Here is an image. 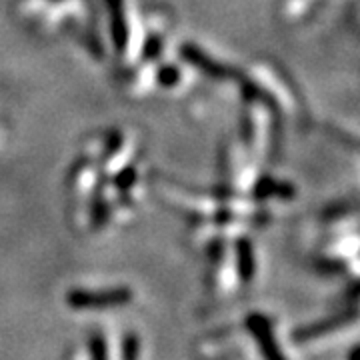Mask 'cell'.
<instances>
[{"mask_svg": "<svg viewBox=\"0 0 360 360\" xmlns=\"http://www.w3.org/2000/svg\"><path fill=\"white\" fill-rule=\"evenodd\" d=\"M258 165L248 148L245 146V142H232L226 146L224 153V172L229 179V188L231 193L236 194H252L255 186H257L258 179L262 176Z\"/></svg>", "mask_w": 360, "mask_h": 360, "instance_id": "4", "label": "cell"}, {"mask_svg": "<svg viewBox=\"0 0 360 360\" xmlns=\"http://www.w3.org/2000/svg\"><path fill=\"white\" fill-rule=\"evenodd\" d=\"M86 6L82 0H52L51 4L42 11L34 25L42 30H58L68 22H80L86 18Z\"/></svg>", "mask_w": 360, "mask_h": 360, "instance_id": "6", "label": "cell"}, {"mask_svg": "<svg viewBox=\"0 0 360 360\" xmlns=\"http://www.w3.org/2000/svg\"><path fill=\"white\" fill-rule=\"evenodd\" d=\"M132 298V292L127 288H112L104 292H90V290H72L68 292L66 300L72 309H106L118 307Z\"/></svg>", "mask_w": 360, "mask_h": 360, "instance_id": "9", "label": "cell"}, {"mask_svg": "<svg viewBox=\"0 0 360 360\" xmlns=\"http://www.w3.org/2000/svg\"><path fill=\"white\" fill-rule=\"evenodd\" d=\"M136 156H139V141L134 136L120 132L118 141L112 144V148L101 160V172L106 179H115L116 174H120L124 168L132 167Z\"/></svg>", "mask_w": 360, "mask_h": 360, "instance_id": "8", "label": "cell"}, {"mask_svg": "<svg viewBox=\"0 0 360 360\" xmlns=\"http://www.w3.org/2000/svg\"><path fill=\"white\" fill-rule=\"evenodd\" d=\"M180 56L188 63V68H193L196 72L205 75V77L212 78V80H231L234 78V70L231 66L220 63L219 58H214L212 54H208L196 44H182L180 49Z\"/></svg>", "mask_w": 360, "mask_h": 360, "instance_id": "7", "label": "cell"}, {"mask_svg": "<svg viewBox=\"0 0 360 360\" xmlns=\"http://www.w3.org/2000/svg\"><path fill=\"white\" fill-rule=\"evenodd\" d=\"M158 86L165 90H182L191 86L188 66L158 65Z\"/></svg>", "mask_w": 360, "mask_h": 360, "instance_id": "11", "label": "cell"}, {"mask_svg": "<svg viewBox=\"0 0 360 360\" xmlns=\"http://www.w3.org/2000/svg\"><path fill=\"white\" fill-rule=\"evenodd\" d=\"M276 134V110L257 92L246 96L245 106V146L250 156L262 162L274 148Z\"/></svg>", "mask_w": 360, "mask_h": 360, "instance_id": "2", "label": "cell"}, {"mask_svg": "<svg viewBox=\"0 0 360 360\" xmlns=\"http://www.w3.org/2000/svg\"><path fill=\"white\" fill-rule=\"evenodd\" d=\"M248 84L266 103L288 118L300 116V101L290 80L269 60H255L248 66Z\"/></svg>", "mask_w": 360, "mask_h": 360, "instance_id": "1", "label": "cell"}, {"mask_svg": "<svg viewBox=\"0 0 360 360\" xmlns=\"http://www.w3.org/2000/svg\"><path fill=\"white\" fill-rule=\"evenodd\" d=\"M156 186H158V194L167 202L179 206L180 210H186L194 217H202V219H222L224 217L222 196L219 194L196 193V191H188V188H182L172 182H165V180H160Z\"/></svg>", "mask_w": 360, "mask_h": 360, "instance_id": "3", "label": "cell"}, {"mask_svg": "<svg viewBox=\"0 0 360 360\" xmlns=\"http://www.w3.org/2000/svg\"><path fill=\"white\" fill-rule=\"evenodd\" d=\"M257 321H258L257 336L260 338V342H262V348H264V352H266L269 360H284L283 356H281V352H278V350H276V347H274L272 338H270L269 328H266V322L262 321V319H257Z\"/></svg>", "mask_w": 360, "mask_h": 360, "instance_id": "15", "label": "cell"}, {"mask_svg": "<svg viewBox=\"0 0 360 360\" xmlns=\"http://www.w3.org/2000/svg\"><path fill=\"white\" fill-rule=\"evenodd\" d=\"M316 2L319 0H284L281 6V16L286 22H296V20L304 18L314 8Z\"/></svg>", "mask_w": 360, "mask_h": 360, "instance_id": "13", "label": "cell"}, {"mask_svg": "<svg viewBox=\"0 0 360 360\" xmlns=\"http://www.w3.org/2000/svg\"><path fill=\"white\" fill-rule=\"evenodd\" d=\"M101 179H103V172H101L98 162L86 160V158H82L78 162L70 174V191H72V196L78 205L90 206V210H92V202L98 193Z\"/></svg>", "mask_w": 360, "mask_h": 360, "instance_id": "5", "label": "cell"}, {"mask_svg": "<svg viewBox=\"0 0 360 360\" xmlns=\"http://www.w3.org/2000/svg\"><path fill=\"white\" fill-rule=\"evenodd\" d=\"M238 270H240V276L243 281H252L255 276V252H252V245L246 240V238H240L238 243Z\"/></svg>", "mask_w": 360, "mask_h": 360, "instance_id": "14", "label": "cell"}, {"mask_svg": "<svg viewBox=\"0 0 360 360\" xmlns=\"http://www.w3.org/2000/svg\"><path fill=\"white\" fill-rule=\"evenodd\" d=\"M130 72L132 75L127 82V90L132 98H144L150 92H155L158 86V60L142 58Z\"/></svg>", "mask_w": 360, "mask_h": 360, "instance_id": "10", "label": "cell"}, {"mask_svg": "<svg viewBox=\"0 0 360 360\" xmlns=\"http://www.w3.org/2000/svg\"><path fill=\"white\" fill-rule=\"evenodd\" d=\"M295 188L288 184V182H283V180H274L270 176H260L255 186V193L252 196L255 198H278V200H290L295 198Z\"/></svg>", "mask_w": 360, "mask_h": 360, "instance_id": "12", "label": "cell"}]
</instances>
